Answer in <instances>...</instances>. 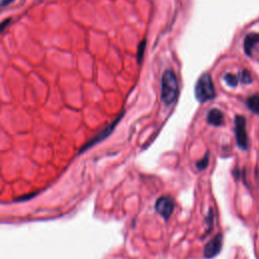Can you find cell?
Returning a JSON list of instances; mask_svg holds the SVG:
<instances>
[{"label":"cell","mask_w":259,"mask_h":259,"mask_svg":"<svg viewBox=\"0 0 259 259\" xmlns=\"http://www.w3.org/2000/svg\"><path fill=\"white\" fill-rule=\"evenodd\" d=\"M224 80L226 81V83H227L229 86H231V87H235V86H237V85H238L239 77H237V76H236V75H234V74L229 73V74H226V75L224 76Z\"/></svg>","instance_id":"10"},{"label":"cell","mask_w":259,"mask_h":259,"mask_svg":"<svg viewBox=\"0 0 259 259\" xmlns=\"http://www.w3.org/2000/svg\"><path fill=\"white\" fill-rule=\"evenodd\" d=\"M239 79L242 83L244 84H250L252 82V78H251V75L250 73L247 71V70H243L240 75H239Z\"/></svg>","instance_id":"11"},{"label":"cell","mask_w":259,"mask_h":259,"mask_svg":"<svg viewBox=\"0 0 259 259\" xmlns=\"http://www.w3.org/2000/svg\"><path fill=\"white\" fill-rule=\"evenodd\" d=\"M248 108L256 113V114H259V93L258 94H254L252 96H250L248 99H247V102H246Z\"/></svg>","instance_id":"9"},{"label":"cell","mask_w":259,"mask_h":259,"mask_svg":"<svg viewBox=\"0 0 259 259\" xmlns=\"http://www.w3.org/2000/svg\"><path fill=\"white\" fill-rule=\"evenodd\" d=\"M222 246H223V235L218 234L211 240H209L207 244L204 246V250H203L204 257L206 259L215 257L221 252Z\"/></svg>","instance_id":"5"},{"label":"cell","mask_w":259,"mask_h":259,"mask_svg":"<svg viewBox=\"0 0 259 259\" xmlns=\"http://www.w3.org/2000/svg\"><path fill=\"white\" fill-rule=\"evenodd\" d=\"M14 0H2V2H1V6L2 7H4V6H6V5H8V4H10L11 2H13Z\"/></svg>","instance_id":"14"},{"label":"cell","mask_w":259,"mask_h":259,"mask_svg":"<svg viewBox=\"0 0 259 259\" xmlns=\"http://www.w3.org/2000/svg\"><path fill=\"white\" fill-rule=\"evenodd\" d=\"M215 91L211 81V77L208 73H205L199 77L195 85V97L199 102H205L214 98Z\"/></svg>","instance_id":"2"},{"label":"cell","mask_w":259,"mask_h":259,"mask_svg":"<svg viewBox=\"0 0 259 259\" xmlns=\"http://www.w3.org/2000/svg\"><path fill=\"white\" fill-rule=\"evenodd\" d=\"M178 96V83L173 71L167 70L162 77V90L161 97L165 104L171 105L174 103Z\"/></svg>","instance_id":"1"},{"label":"cell","mask_w":259,"mask_h":259,"mask_svg":"<svg viewBox=\"0 0 259 259\" xmlns=\"http://www.w3.org/2000/svg\"><path fill=\"white\" fill-rule=\"evenodd\" d=\"M174 206H175V203L173 198L167 195L159 197L155 203L156 211L159 214H161L165 220H168L171 217L174 210Z\"/></svg>","instance_id":"4"},{"label":"cell","mask_w":259,"mask_h":259,"mask_svg":"<svg viewBox=\"0 0 259 259\" xmlns=\"http://www.w3.org/2000/svg\"><path fill=\"white\" fill-rule=\"evenodd\" d=\"M206 119H207V122L211 125H214V126L222 125L224 123V113L218 108H212L207 112Z\"/></svg>","instance_id":"8"},{"label":"cell","mask_w":259,"mask_h":259,"mask_svg":"<svg viewBox=\"0 0 259 259\" xmlns=\"http://www.w3.org/2000/svg\"><path fill=\"white\" fill-rule=\"evenodd\" d=\"M207 164H208V155L205 154V156H204L200 161H198V162L196 163V167H197V169H199V170H203V169L206 168Z\"/></svg>","instance_id":"13"},{"label":"cell","mask_w":259,"mask_h":259,"mask_svg":"<svg viewBox=\"0 0 259 259\" xmlns=\"http://www.w3.org/2000/svg\"><path fill=\"white\" fill-rule=\"evenodd\" d=\"M122 114L123 113H121L114 121H112L110 124H108V125H106L102 131H100L92 140H90L85 146H83L82 147V149L80 150V153L81 152H84L85 150H87L88 148H90V147H92V146H94L95 144H97V143H99V142H101L102 140H104L105 138H107L110 134H111V132H112V130L115 127V124L119 121V119L122 117Z\"/></svg>","instance_id":"6"},{"label":"cell","mask_w":259,"mask_h":259,"mask_svg":"<svg viewBox=\"0 0 259 259\" xmlns=\"http://www.w3.org/2000/svg\"><path fill=\"white\" fill-rule=\"evenodd\" d=\"M145 46H146V40H142L141 44L139 45V48H138V54H137V59H138V62L141 63L142 59H143V56H144V52H145Z\"/></svg>","instance_id":"12"},{"label":"cell","mask_w":259,"mask_h":259,"mask_svg":"<svg viewBox=\"0 0 259 259\" xmlns=\"http://www.w3.org/2000/svg\"><path fill=\"white\" fill-rule=\"evenodd\" d=\"M259 44V33H249L244 39V51L248 56L252 55V51Z\"/></svg>","instance_id":"7"},{"label":"cell","mask_w":259,"mask_h":259,"mask_svg":"<svg viewBox=\"0 0 259 259\" xmlns=\"http://www.w3.org/2000/svg\"><path fill=\"white\" fill-rule=\"evenodd\" d=\"M235 137L238 146L242 150H247L249 141L246 130V118L243 115H237L235 117Z\"/></svg>","instance_id":"3"}]
</instances>
